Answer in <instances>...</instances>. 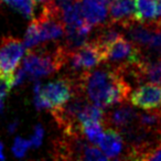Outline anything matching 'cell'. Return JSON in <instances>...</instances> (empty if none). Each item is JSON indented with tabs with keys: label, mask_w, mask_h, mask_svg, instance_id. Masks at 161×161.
Wrapping results in <instances>:
<instances>
[{
	"label": "cell",
	"mask_w": 161,
	"mask_h": 161,
	"mask_svg": "<svg viewBox=\"0 0 161 161\" xmlns=\"http://www.w3.org/2000/svg\"><path fill=\"white\" fill-rule=\"evenodd\" d=\"M0 3L8 6L19 12L27 19H33L34 17V1L33 0H0Z\"/></svg>",
	"instance_id": "cell-16"
},
{
	"label": "cell",
	"mask_w": 161,
	"mask_h": 161,
	"mask_svg": "<svg viewBox=\"0 0 161 161\" xmlns=\"http://www.w3.org/2000/svg\"><path fill=\"white\" fill-rule=\"evenodd\" d=\"M145 58L140 47L134 43L131 40L128 41L126 38L120 36L113 42L105 50V61L108 67L116 69L129 63L140 62Z\"/></svg>",
	"instance_id": "cell-5"
},
{
	"label": "cell",
	"mask_w": 161,
	"mask_h": 161,
	"mask_svg": "<svg viewBox=\"0 0 161 161\" xmlns=\"http://www.w3.org/2000/svg\"><path fill=\"white\" fill-rule=\"evenodd\" d=\"M137 117L138 113L131 106L123 103L121 106L105 114L103 124L108 128H113L120 134H124L136 125Z\"/></svg>",
	"instance_id": "cell-7"
},
{
	"label": "cell",
	"mask_w": 161,
	"mask_h": 161,
	"mask_svg": "<svg viewBox=\"0 0 161 161\" xmlns=\"http://www.w3.org/2000/svg\"><path fill=\"white\" fill-rule=\"evenodd\" d=\"M141 82L147 80L149 83L161 85V56L153 62L143 58L140 62Z\"/></svg>",
	"instance_id": "cell-13"
},
{
	"label": "cell",
	"mask_w": 161,
	"mask_h": 161,
	"mask_svg": "<svg viewBox=\"0 0 161 161\" xmlns=\"http://www.w3.org/2000/svg\"><path fill=\"white\" fill-rule=\"evenodd\" d=\"M34 105L38 109H53L65 104L75 92V84L69 76H64L51 83L34 84Z\"/></svg>",
	"instance_id": "cell-3"
},
{
	"label": "cell",
	"mask_w": 161,
	"mask_h": 161,
	"mask_svg": "<svg viewBox=\"0 0 161 161\" xmlns=\"http://www.w3.org/2000/svg\"><path fill=\"white\" fill-rule=\"evenodd\" d=\"M135 14L139 22H150L157 19L158 3L156 0H134Z\"/></svg>",
	"instance_id": "cell-14"
},
{
	"label": "cell",
	"mask_w": 161,
	"mask_h": 161,
	"mask_svg": "<svg viewBox=\"0 0 161 161\" xmlns=\"http://www.w3.org/2000/svg\"><path fill=\"white\" fill-rule=\"evenodd\" d=\"M72 78L76 90L88 102L102 108L126 103L129 99L131 85L118 72L108 66L84 71Z\"/></svg>",
	"instance_id": "cell-1"
},
{
	"label": "cell",
	"mask_w": 161,
	"mask_h": 161,
	"mask_svg": "<svg viewBox=\"0 0 161 161\" xmlns=\"http://www.w3.org/2000/svg\"><path fill=\"white\" fill-rule=\"evenodd\" d=\"M109 22L125 29L131 23L136 22L134 0H112L108 5Z\"/></svg>",
	"instance_id": "cell-9"
},
{
	"label": "cell",
	"mask_w": 161,
	"mask_h": 161,
	"mask_svg": "<svg viewBox=\"0 0 161 161\" xmlns=\"http://www.w3.org/2000/svg\"><path fill=\"white\" fill-rule=\"evenodd\" d=\"M129 101L136 107L150 110L161 108V85L145 84L136 88L129 95Z\"/></svg>",
	"instance_id": "cell-8"
},
{
	"label": "cell",
	"mask_w": 161,
	"mask_h": 161,
	"mask_svg": "<svg viewBox=\"0 0 161 161\" xmlns=\"http://www.w3.org/2000/svg\"><path fill=\"white\" fill-rule=\"evenodd\" d=\"M103 127L104 126L101 121L91 120L80 125V131H82L84 138L87 139L88 142H91L92 145L98 146L104 136Z\"/></svg>",
	"instance_id": "cell-15"
},
{
	"label": "cell",
	"mask_w": 161,
	"mask_h": 161,
	"mask_svg": "<svg viewBox=\"0 0 161 161\" xmlns=\"http://www.w3.org/2000/svg\"><path fill=\"white\" fill-rule=\"evenodd\" d=\"M67 51L65 45L60 44L52 47H43L36 51L29 50L23 60L22 69L33 80L52 75L64 67Z\"/></svg>",
	"instance_id": "cell-2"
},
{
	"label": "cell",
	"mask_w": 161,
	"mask_h": 161,
	"mask_svg": "<svg viewBox=\"0 0 161 161\" xmlns=\"http://www.w3.org/2000/svg\"><path fill=\"white\" fill-rule=\"evenodd\" d=\"M25 52L22 41L14 36H3L0 41V74H11L19 66Z\"/></svg>",
	"instance_id": "cell-6"
},
{
	"label": "cell",
	"mask_w": 161,
	"mask_h": 161,
	"mask_svg": "<svg viewBox=\"0 0 161 161\" xmlns=\"http://www.w3.org/2000/svg\"><path fill=\"white\" fill-rule=\"evenodd\" d=\"M3 108H5V96L0 95V113L3 112Z\"/></svg>",
	"instance_id": "cell-24"
},
{
	"label": "cell",
	"mask_w": 161,
	"mask_h": 161,
	"mask_svg": "<svg viewBox=\"0 0 161 161\" xmlns=\"http://www.w3.org/2000/svg\"><path fill=\"white\" fill-rule=\"evenodd\" d=\"M41 43L40 36H39V31L38 27H36V20L31 19V22H30L29 27L27 29V32L25 34V41H23V44L27 49H32V47H36L38 44Z\"/></svg>",
	"instance_id": "cell-17"
},
{
	"label": "cell",
	"mask_w": 161,
	"mask_h": 161,
	"mask_svg": "<svg viewBox=\"0 0 161 161\" xmlns=\"http://www.w3.org/2000/svg\"><path fill=\"white\" fill-rule=\"evenodd\" d=\"M18 125H19L18 120H14V121H12L11 124H9V126H8V132H9V134H14L17 128H18Z\"/></svg>",
	"instance_id": "cell-23"
},
{
	"label": "cell",
	"mask_w": 161,
	"mask_h": 161,
	"mask_svg": "<svg viewBox=\"0 0 161 161\" xmlns=\"http://www.w3.org/2000/svg\"><path fill=\"white\" fill-rule=\"evenodd\" d=\"M98 146L107 159H120L125 148V141L120 132L113 128H108L104 132V136Z\"/></svg>",
	"instance_id": "cell-10"
},
{
	"label": "cell",
	"mask_w": 161,
	"mask_h": 161,
	"mask_svg": "<svg viewBox=\"0 0 161 161\" xmlns=\"http://www.w3.org/2000/svg\"><path fill=\"white\" fill-rule=\"evenodd\" d=\"M30 147H31V145H30L29 140H25V139L21 138V137H17L14 141L12 152H14V154L17 158H23Z\"/></svg>",
	"instance_id": "cell-19"
},
{
	"label": "cell",
	"mask_w": 161,
	"mask_h": 161,
	"mask_svg": "<svg viewBox=\"0 0 161 161\" xmlns=\"http://www.w3.org/2000/svg\"><path fill=\"white\" fill-rule=\"evenodd\" d=\"M119 29H121L119 25H114V23H110V22L97 25L96 36H95V38L92 41H94L101 47L106 50V47H109L117 39H119L120 36H124L121 30Z\"/></svg>",
	"instance_id": "cell-12"
},
{
	"label": "cell",
	"mask_w": 161,
	"mask_h": 161,
	"mask_svg": "<svg viewBox=\"0 0 161 161\" xmlns=\"http://www.w3.org/2000/svg\"><path fill=\"white\" fill-rule=\"evenodd\" d=\"M141 160H161V139L142 156Z\"/></svg>",
	"instance_id": "cell-20"
},
{
	"label": "cell",
	"mask_w": 161,
	"mask_h": 161,
	"mask_svg": "<svg viewBox=\"0 0 161 161\" xmlns=\"http://www.w3.org/2000/svg\"><path fill=\"white\" fill-rule=\"evenodd\" d=\"M33 1H34L36 3H45L47 0H33Z\"/></svg>",
	"instance_id": "cell-27"
},
{
	"label": "cell",
	"mask_w": 161,
	"mask_h": 161,
	"mask_svg": "<svg viewBox=\"0 0 161 161\" xmlns=\"http://www.w3.org/2000/svg\"><path fill=\"white\" fill-rule=\"evenodd\" d=\"M83 17L93 27L104 25L108 17V8L95 0H80Z\"/></svg>",
	"instance_id": "cell-11"
},
{
	"label": "cell",
	"mask_w": 161,
	"mask_h": 161,
	"mask_svg": "<svg viewBox=\"0 0 161 161\" xmlns=\"http://www.w3.org/2000/svg\"><path fill=\"white\" fill-rule=\"evenodd\" d=\"M157 18L161 19V0L158 3V10H157Z\"/></svg>",
	"instance_id": "cell-26"
},
{
	"label": "cell",
	"mask_w": 161,
	"mask_h": 161,
	"mask_svg": "<svg viewBox=\"0 0 161 161\" xmlns=\"http://www.w3.org/2000/svg\"><path fill=\"white\" fill-rule=\"evenodd\" d=\"M6 157L3 154V143L0 141V160H5Z\"/></svg>",
	"instance_id": "cell-25"
},
{
	"label": "cell",
	"mask_w": 161,
	"mask_h": 161,
	"mask_svg": "<svg viewBox=\"0 0 161 161\" xmlns=\"http://www.w3.org/2000/svg\"><path fill=\"white\" fill-rule=\"evenodd\" d=\"M105 61V50L94 41L85 42L74 50H69L64 66L67 67L71 75L75 77L84 71H88Z\"/></svg>",
	"instance_id": "cell-4"
},
{
	"label": "cell",
	"mask_w": 161,
	"mask_h": 161,
	"mask_svg": "<svg viewBox=\"0 0 161 161\" xmlns=\"http://www.w3.org/2000/svg\"><path fill=\"white\" fill-rule=\"evenodd\" d=\"M82 160H91V161H105L108 160L107 157L95 145L88 142L85 146L82 153Z\"/></svg>",
	"instance_id": "cell-18"
},
{
	"label": "cell",
	"mask_w": 161,
	"mask_h": 161,
	"mask_svg": "<svg viewBox=\"0 0 161 161\" xmlns=\"http://www.w3.org/2000/svg\"><path fill=\"white\" fill-rule=\"evenodd\" d=\"M27 73L21 67H17L14 72L11 73V80H12V85L14 86H19L23 83L27 78Z\"/></svg>",
	"instance_id": "cell-22"
},
{
	"label": "cell",
	"mask_w": 161,
	"mask_h": 161,
	"mask_svg": "<svg viewBox=\"0 0 161 161\" xmlns=\"http://www.w3.org/2000/svg\"><path fill=\"white\" fill-rule=\"evenodd\" d=\"M43 136H44V129H43V127L40 124H38V125L36 126V128H34V131H33V135H32L31 139L29 140L31 147H33V148L40 147L43 140Z\"/></svg>",
	"instance_id": "cell-21"
}]
</instances>
